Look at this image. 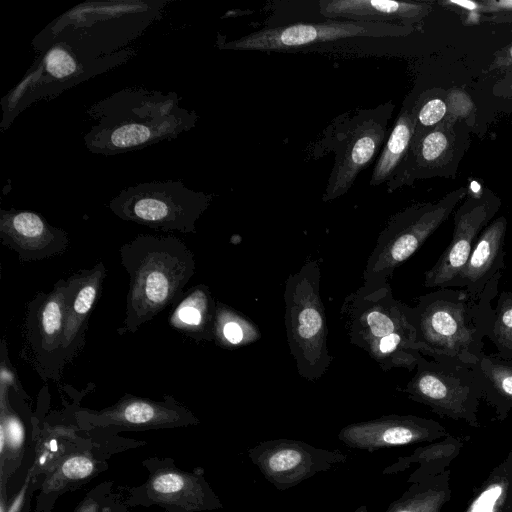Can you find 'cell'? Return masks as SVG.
I'll return each instance as SVG.
<instances>
[{
	"mask_svg": "<svg viewBox=\"0 0 512 512\" xmlns=\"http://www.w3.org/2000/svg\"><path fill=\"white\" fill-rule=\"evenodd\" d=\"M95 122L84 136L86 148L101 155L132 152L173 140L198 121L195 111L180 106L176 92L126 87L87 109Z\"/></svg>",
	"mask_w": 512,
	"mask_h": 512,
	"instance_id": "6da1fadb",
	"label": "cell"
},
{
	"mask_svg": "<svg viewBox=\"0 0 512 512\" xmlns=\"http://www.w3.org/2000/svg\"><path fill=\"white\" fill-rule=\"evenodd\" d=\"M501 277L479 293L438 288L419 296L412 315L420 353L435 360L476 364L484 354Z\"/></svg>",
	"mask_w": 512,
	"mask_h": 512,
	"instance_id": "7a4b0ae2",
	"label": "cell"
},
{
	"mask_svg": "<svg viewBox=\"0 0 512 512\" xmlns=\"http://www.w3.org/2000/svg\"><path fill=\"white\" fill-rule=\"evenodd\" d=\"M129 276L120 334L135 333L170 305L178 303L195 273L193 252L175 236L142 234L119 249Z\"/></svg>",
	"mask_w": 512,
	"mask_h": 512,
	"instance_id": "3957f363",
	"label": "cell"
},
{
	"mask_svg": "<svg viewBox=\"0 0 512 512\" xmlns=\"http://www.w3.org/2000/svg\"><path fill=\"white\" fill-rule=\"evenodd\" d=\"M167 0L86 1L49 23L32 41L43 52L63 41L86 54L103 57L127 49L156 20Z\"/></svg>",
	"mask_w": 512,
	"mask_h": 512,
	"instance_id": "277c9868",
	"label": "cell"
},
{
	"mask_svg": "<svg viewBox=\"0 0 512 512\" xmlns=\"http://www.w3.org/2000/svg\"><path fill=\"white\" fill-rule=\"evenodd\" d=\"M349 342L383 370L413 371L422 356L418 349L412 307L393 296L388 281L363 284L341 307Z\"/></svg>",
	"mask_w": 512,
	"mask_h": 512,
	"instance_id": "5b68a950",
	"label": "cell"
},
{
	"mask_svg": "<svg viewBox=\"0 0 512 512\" xmlns=\"http://www.w3.org/2000/svg\"><path fill=\"white\" fill-rule=\"evenodd\" d=\"M320 266L306 262L289 275L284 287V323L290 353L298 374L315 382L328 370L332 358L328 351L325 307L320 297Z\"/></svg>",
	"mask_w": 512,
	"mask_h": 512,
	"instance_id": "8992f818",
	"label": "cell"
},
{
	"mask_svg": "<svg viewBox=\"0 0 512 512\" xmlns=\"http://www.w3.org/2000/svg\"><path fill=\"white\" fill-rule=\"evenodd\" d=\"M136 52L127 48L115 54L95 57L59 41L41 52L21 82L2 100L1 129L33 102L59 95L66 89L111 70L131 59Z\"/></svg>",
	"mask_w": 512,
	"mask_h": 512,
	"instance_id": "52a82bcc",
	"label": "cell"
},
{
	"mask_svg": "<svg viewBox=\"0 0 512 512\" xmlns=\"http://www.w3.org/2000/svg\"><path fill=\"white\" fill-rule=\"evenodd\" d=\"M460 187L436 202L416 203L394 214L379 234L363 272V284L388 281L448 218L466 196Z\"/></svg>",
	"mask_w": 512,
	"mask_h": 512,
	"instance_id": "ba28073f",
	"label": "cell"
},
{
	"mask_svg": "<svg viewBox=\"0 0 512 512\" xmlns=\"http://www.w3.org/2000/svg\"><path fill=\"white\" fill-rule=\"evenodd\" d=\"M212 195L181 181H153L129 186L112 198L110 210L120 219L163 231L195 233L196 222Z\"/></svg>",
	"mask_w": 512,
	"mask_h": 512,
	"instance_id": "9c48e42d",
	"label": "cell"
},
{
	"mask_svg": "<svg viewBox=\"0 0 512 512\" xmlns=\"http://www.w3.org/2000/svg\"><path fill=\"white\" fill-rule=\"evenodd\" d=\"M394 105L389 102L374 109L345 113L326 132L325 144L335 154L334 164L322 200L343 196L379 151L387 135Z\"/></svg>",
	"mask_w": 512,
	"mask_h": 512,
	"instance_id": "30bf717a",
	"label": "cell"
},
{
	"mask_svg": "<svg viewBox=\"0 0 512 512\" xmlns=\"http://www.w3.org/2000/svg\"><path fill=\"white\" fill-rule=\"evenodd\" d=\"M402 391L439 414L471 424L476 423L477 407L483 397L481 377L474 364L428 359L424 355Z\"/></svg>",
	"mask_w": 512,
	"mask_h": 512,
	"instance_id": "8fae6325",
	"label": "cell"
},
{
	"mask_svg": "<svg viewBox=\"0 0 512 512\" xmlns=\"http://www.w3.org/2000/svg\"><path fill=\"white\" fill-rule=\"evenodd\" d=\"M68 289V280L59 279L50 292H38L27 305L21 356L43 380H59L66 365L62 346Z\"/></svg>",
	"mask_w": 512,
	"mask_h": 512,
	"instance_id": "7c38bea8",
	"label": "cell"
},
{
	"mask_svg": "<svg viewBox=\"0 0 512 512\" xmlns=\"http://www.w3.org/2000/svg\"><path fill=\"white\" fill-rule=\"evenodd\" d=\"M412 30V26L394 23L328 20L264 28L217 45L228 50L285 51L347 38L405 36Z\"/></svg>",
	"mask_w": 512,
	"mask_h": 512,
	"instance_id": "4fadbf2b",
	"label": "cell"
},
{
	"mask_svg": "<svg viewBox=\"0 0 512 512\" xmlns=\"http://www.w3.org/2000/svg\"><path fill=\"white\" fill-rule=\"evenodd\" d=\"M248 457L278 490H287L347 461L338 449L327 450L294 439H273L248 449Z\"/></svg>",
	"mask_w": 512,
	"mask_h": 512,
	"instance_id": "5bb4252c",
	"label": "cell"
},
{
	"mask_svg": "<svg viewBox=\"0 0 512 512\" xmlns=\"http://www.w3.org/2000/svg\"><path fill=\"white\" fill-rule=\"evenodd\" d=\"M499 207V198L490 190L465 199L455 212L450 243L425 273V287L450 288L467 263L480 233L491 222Z\"/></svg>",
	"mask_w": 512,
	"mask_h": 512,
	"instance_id": "9a60e30c",
	"label": "cell"
},
{
	"mask_svg": "<svg viewBox=\"0 0 512 512\" xmlns=\"http://www.w3.org/2000/svg\"><path fill=\"white\" fill-rule=\"evenodd\" d=\"M443 433L442 426L433 420L391 414L348 424L339 431L338 439L350 448L374 452L429 441Z\"/></svg>",
	"mask_w": 512,
	"mask_h": 512,
	"instance_id": "2e32d148",
	"label": "cell"
},
{
	"mask_svg": "<svg viewBox=\"0 0 512 512\" xmlns=\"http://www.w3.org/2000/svg\"><path fill=\"white\" fill-rule=\"evenodd\" d=\"M0 239L22 262L61 254L69 243L66 231L52 226L41 214L14 208L0 209Z\"/></svg>",
	"mask_w": 512,
	"mask_h": 512,
	"instance_id": "e0dca14e",
	"label": "cell"
},
{
	"mask_svg": "<svg viewBox=\"0 0 512 512\" xmlns=\"http://www.w3.org/2000/svg\"><path fill=\"white\" fill-rule=\"evenodd\" d=\"M458 152L453 121L445 119L434 129L411 143L402 165L387 183L390 190L409 184L418 178L441 174L455 161Z\"/></svg>",
	"mask_w": 512,
	"mask_h": 512,
	"instance_id": "ac0fdd59",
	"label": "cell"
},
{
	"mask_svg": "<svg viewBox=\"0 0 512 512\" xmlns=\"http://www.w3.org/2000/svg\"><path fill=\"white\" fill-rule=\"evenodd\" d=\"M106 275L103 262L69 276L63 337V358L70 363L82 350L91 311L96 304Z\"/></svg>",
	"mask_w": 512,
	"mask_h": 512,
	"instance_id": "d6986e66",
	"label": "cell"
},
{
	"mask_svg": "<svg viewBox=\"0 0 512 512\" xmlns=\"http://www.w3.org/2000/svg\"><path fill=\"white\" fill-rule=\"evenodd\" d=\"M93 423L121 426H166L193 421V416L170 396L163 402L125 395L112 407L99 412H82Z\"/></svg>",
	"mask_w": 512,
	"mask_h": 512,
	"instance_id": "ffe728a7",
	"label": "cell"
},
{
	"mask_svg": "<svg viewBox=\"0 0 512 512\" xmlns=\"http://www.w3.org/2000/svg\"><path fill=\"white\" fill-rule=\"evenodd\" d=\"M507 220L504 216L491 221L480 233L464 268L450 287L465 288L472 293L481 292L505 269L504 241Z\"/></svg>",
	"mask_w": 512,
	"mask_h": 512,
	"instance_id": "44dd1931",
	"label": "cell"
},
{
	"mask_svg": "<svg viewBox=\"0 0 512 512\" xmlns=\"http://www.w3.org/2000/svg\"><path fill=\"white\" fill-rule=\"evenodd\" d=\"M320 13L330 20L391 23L399 21L411 26L430 11V6L420 2L389 0H322Z\"/></svg>",
	"mask_w": 512,
	"mask_h": 512,
	"instance_id": "7402d4cb",
	"label": "cell"
},
{
	"mask_svg": "<svg viewBox=\"0 0 512 512\" xmlns=\"http://www.w3.org/2000/svg\"><path fill=\"white\" fill-rule=\"evenodd\" d=\"M216 302L208 286L198 284L176 303L169 324L196 341H212Z\"/></svg>",
	"mask_w": 512,
	"mask_h": 512,
	"instance_id": "603a6c76",
	"label": "cell"
},
{
	"mask_svg": "<svg viewBox=\"0 0 512 512\" xmlns=\"http://www.w3.org/2000/svg\"><path fill=\"white\" fill-rule=\"evenodd\" d=\"M414 134V116L412 109H402L389 134V137L374 166L370 185L378 186L389 182L403 161L411 146Z\"/></svg>",
	"mask_w": 512,
	"mask_h": 512,
	"instance_id": "cb8c5ba5",
	"label": "cell"
},
{
	"mask_svg": "<svg viewBox=\"0 0 512 512\" xmlns=\"http://www.w3.org/2000/svg\"><path fill=\"white\" fill-rule=\"evenodd\" d=\"M474 367L481 377L483 397L501 413L512 408V359L484 353Z\"/></svg>",
	"mask_w": 512,
	"mask_h": 512,
	"instance_id": "d4e9b609",
	"label": "cell"
},
{
	"mask_svg": "<svg viewBox=\"0 0 512 512\" xmlns=\"http://www.w3.org/2000/svg\"><path fill=\"white\" fill-rule=\"evenodd\" d=\"M261 338L258 326L234 308L217 301L214 341L224 349H238Z\"/></svg>",
	"mask_w": 512,
	"mask_h": 512,
	"instance_id": "484cf974",
	"label": "cell"
},
{
	"mask_svg": "<svg viewBox=\"0 0 512 512\" xmlns=\"http://www.w3.org/2000/svg\"><path fill=\"white\" fill-rule=\"evenodd\" d=\"M487 338L497 349V355L512 359V292L503 291L494 307L492 324Z\"/></svg>",
	"mask_w": 512,
	"mask_h": 512,
	"instance_id": "4316f807",
	"label": "cell"
},
{
	"mask_svg": "<svg viewBox=\"0 0 512 512\" xmlns=\"http://www.w3.org/2000/svg\"><path fill=\"white\" fill-rule=\"evenodd\" d=\"M445 498L444 491L411 487L386 512H440Z\"/></svg>",
	"mask_w": 512,
	"mask_h": 512,
	"instance_id": "83f0119b",
	"label": "cell"
},
{
	"mask_svg": "<svg viewBox=\"0 0 512 512\" xmlns=\"http://www.w3.org/2000/svg\"><path fill=\"white\" fill-rule=\"evenodd\" d=\"M414 116V134L412 142H416L424 134L434 129L444 120L447 105L441 98H430L412 108Z\"/></svg>",
	"mask_w": 512,
	"mask_h": 512,
	"instance_id": "f1b7e54d",
	"label": "cell"
},
{
	"mask_svg": "<svg viewBox=\"0 0 512 512\" xmlns=\"http://www.w3.org/2000/svg\"><path fill=\"white\" fill-rule=\"evenodd\" d=\"M505 491L503 482L489 484L471 503L466 512H495Z\"/></svg>",
	"mask_w": 512,
	"mask_h": 512,
	"instance_id": "f546056e",
	"label": "cell"
},
{
	"mask_svg": "<svg viewBox=\"0 0 512 512\" xmlns=\"http://www.w3.org/2000/svg\"><path fill=\"white\" fill-rule=\"evenodd\" d=\"M94 469L93 462L85 456H74L67 459L62 467V473L69 479H83L89 476Z\"/></svg>",
	"mask_w": 512,
	"mask_h": 512,
	"instance_id": "4dcf8cb0",
	"label": "cell"
},
{
	"mask_svg": "<svg viewBox=\"0 0 512 512\" xmlns=\"http://www.w3.org/2000/svg\"><path fill=\"white\" fill-rule=\"evenodd\" d=\"M1 372H0V380L1 384L12 388L15 392L23 393L20 382L17 377V373L13 369L11 362L8 357V352L6 348V343L2 340L1 344Z\"/></svg>",
	"mask_w": 512,
	"mask_h": 512,
	"instance_id": "1f68e13d",
	"label": "cell"
},
{
	"mask_svg": "<svg viewBox=\"0 0 512 512\" xmlns=\"http://www.w3.org/2000/svg\"><path fill=\"white\" fill-rule=\"evenodd\" d=\"M184 486V479L176 473H165L159 475L153 481V488L161 494H172L180 491Z\"/></svg>",
	"mask_w": 512,
	"mask_h": 512,
	"instance_id": "d6a6232c",
	"label": "cell"
},
{
	"mask_svg": "<svg viewBox=\"0 0 512 512\" xmlns=\"http://www.w3.org/2000/svg\"><path fill=\"white\" fill-rule=\"evenodd\" d=\"M1 426H3L5 435L11 446L17 447L23 442L24 431L21 422L12 415L5 417L2 414Z\"/></svg>",
	"mask_w": 512,
	"mask_h": 512,
	"instance_id": "836d02e7",
	"label": "cell"
},
{
	"mask_svg": "<svg viewBox=\"0 0 512 512\" xmlns=\"http://www.w3.org/2000/svg\"><path fill=\"white\" fill-rule=\"evenodd\" d=\"M451 3L455 4V5H459V6H462L466 9H470V10H473V9H476L479 7V4L476 3V2H469V1H451Z\"/></svg>",
	"mask_w": 512,
	"mask_h": 512,
	"instance_id": "e575fe53",
	"label": "cell"
},
{
	"mask_svg": "<svg viewBox=\"0 0 512 512\" xmlns=\"http://www.w3.org/2000/svg\"><path fill=\"white\" fill-rule=\"evenodd\" d=\"M25 489L21 491V493L18 495L17 499L14 501L13 505L10 508L9 512H17L19 509V506L22 502L23 495H24Z\"/></svg>",
	"mask_w": 512,
	"mask_h": 512,
	"instance_id": "d590c367",
	"label": "cell"
},
{
	"mask_svg": "<svg viewBox=\"0 0 512 512\" xmlns=\"http://www.w3.org/2000/svg\"><path fill=\"white\" fill-rule=\"evenodd\" d=\"M353 512H368V511H367L366 505H361L356 510H354Z\"/></svg>",
	"mask_w": 512,
	"mask_h": 512,
	"instance_id": "8d00e7d4",
	"label": "cell"
},
{
	"mask_svg": "<svg viewBox=\"0 0 512 512\" xmlns=\"http://www.w3.org/2000/svg\"><path fill=\"white\" fill-rule=\"evenodd\" d=\"M507 56H508V59L512 61V46L509 48Z\"/></svg>",
	"mask_w": 512,
	"mask_h": 512,
	"instance_id": "74e56055",
	"label": "cell"
}]
</instances>
